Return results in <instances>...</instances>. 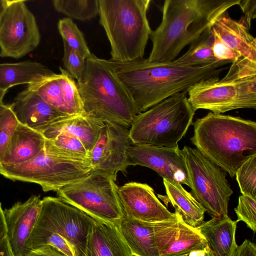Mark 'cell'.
<instances>
[{"instance_id":"8fae6325","label":"cell","mask_w":256,"mask_h":256,"mask_svg":"<svg viewBox=\"0 0 256 256\" xmlns=\"http://www.w3.org/2000/svg\"><path fill=\"white\" fill-rule=\"evenodd\" d=\"M40 34L25 0H8L0 22V56L20 58L39 45Z\"/></svg>"},{"instance_id":"1f68e13d","label":"cell","mask_w":256,"mask_h":256,"mask_svg":"<svg viewBox=\"0 0 256 256\" xmlns=\"http://www.w3.org/2000/svg\"><path fill=\"white\" fill-rule=\"evenodd\" d=\"M44 246H52L66 256H75L74 250L68 242L60 234L34 226L30 239L32 250Z\"/></svg>"},{"instance_id":"836d02e7","label":"cell","mask_w":256,"mask_h":256,"mask_svg":"<svg viewBox=\"0 0 256 256\" xmlns=\"http://www.w3.org/2000/svg\"><path fill=\"white\" fill-rule=\"evenodd\" d=\"M235 175L242 194L256 198V154L242 163Z\"/></svg>"},{"instance_id":"9a60e30c","label":"cell","mask_w":256,"mask_h":256,"mask_svg":"<svg viewBox=\"0 0 256 256\" xmlns=\"http://www.w3.org/2000/svg\"><path fill=\"white\" fill-rule=\"evenodd\" d=\"M128 166L139 165L155 171L162 178L190 187L186 166L178 146H154L131 143Z\"/></svg>"},{"instance_id":"44dd1931","label":"cell","mask_w":256,"mask_h":256,"mask_svg":"<svg viewBox=\"0 0 256 256\" xmlns=\"http://www.w3.org/2000/svg\"><path fill=\"white\" fill-rule=\"evenodd\" d=\"M156 224L124 216L116 226L133 256H161L156 243Z\"/></svg>"},{"instance_id":"e575fe53","label":"cell","mask_w":256,"mask_h":256,"mask_svg":"<svg viewBox=\"0 0 256 256\" xmlns=\"http://www.w3.org/2000/svg\"><path fill=\"white\" fill-rule=\"evenodd\" d=\"M18 123L10 105H6L0 115V163Z\"/></svg>"},{"instance_id":"ee69618b","label":"cell","mask_w":256,"mask_h":256,"mask_svg":"<svg viewBox=\"0 0 256 256\" xmlns=\"http://www.w3.org/2000/svg\"><path fill=\"white\" fill-rule=\"evenodd\" d=\"M6 236V228L4 220V210L0 202V241Z\"/></svg>"},{"instance_id":"2e32d148","label":"cell","mask_w":256,"mask_h":256,"mask_svg":"<svg viewBox=\"0 0 256 256\" xmlns=\"http://www.w3.org/2000/svg\"><path fill=\"white\" fill-rule=\"evenodd\" d=\"M118 193L124 216L128 218L157 222L176 218L177 213L170 212L146 184L129 182L118 187Z\"/></svg>"},{"instance_id":"f546056e","label":"cell","mask_w":256,"mask_h":256,"mask_svg":"<svg viewBox=\"0 0 256 256\" xmlns=\"http://www.w3.org/2000/svg\"><path fill=\"white\" fill-rule=\"evenodd\" d=\"M59 69L60 74L58 78V82L68 115L83 114V104L77 82L66 70L61 67H60Z\"/></svg>"},{"instance_id":"4fadbf2b","label":"cell","mask_w":256,"mask_h":256,"mask_svg":"<svg viewBox=\"0 0 256 256\" xmlns=\"http://www.w3.org/2000/svg\"><path fill=\"white\" fill-rule=\"evenodd\" d=\"M131 143L130 128L104 122L90 152L91 167L93 170H102L116 178L118 172L125 174L129 166L128 150Z\"/></svg>"},{"instance_id":"e0dca14e","label":"cell","mask_w":256,"mask_h":256,"mask_svg":"<svg viewBox=\"0 0 256 256\" xmlns=\"http://www.w3.org/2000/svg\"><path fill=\"white\" fill-rule=\"evenodd\" d=\"M42 207L40 196L32 195L26 202L4 210L6 237L14 256H28L32 250L30 239Z\"/></svg>"},{"instance_id":"4dcf8cb0","label":"cell","mask_w":256,"mask_h":256,"mask_svg":"<svg viewBox=\"0 0 256 256\" xmlns=\"http://www.w3.org/2000/svg\"><path fill=\"white\" fill-rule=\"evenodd\" d=\"M58 29L63 42L86 59L90 58V52L82 32L72 18H64L58 23Z\"/></svg>"},{"instance_id":"9c48e42d","label":"cell","mask_w":256,"mask_h":256,"mask_svg":"<svg viewBox=\"0 0 256 256\" xmlns=\"http://www.w3.org/2000/svg\"><path fill=\"white\" fill-rule=\"evenodd\" d=\"M180 153L186 166L191 194L212 217L228 216L233 194L226 172L197 149L184 146Z\"/></svg>"},{"instance_id":"f35d334b","label":"cell","mask_w":256,"mask_h":256,"mask_svg":"<svg viewBox=\"0 0 256 256\" xmlns=\"http://www.w3.org/2000/svg\"><path fill=\"white\" fill-rule=\"evenodd\" d=\"M238 5L244 14L238 21L250 30L252 20L256 17V0H240Z\"/></svg>"},{"instance_id":"484cf974","label":"cell","mask_w":256,"mask_h":256,"mask_svg":"<svg viewBox=\"0 0 256 256\" xmlns=\"http://www.w3.org/2000/svg\"><path fill=\"white\" fill-rule=\"evenodd\" d=\"M214 36L210 28L194 41L188 50L173 62L186 66H200L217 62L214 56L212 46Z\"/></svg>"},{"instance_id":"d6986e66","label":"cell","mask_w":256,"mask_h":256,"mask_svg":"<svg viewBox=\"0 0 256 256\" xmlns=\"http://www.w3.org/2000/svg\"><path fill=\"white\" fill-rule=\"evenodd\" d=\"M82 256H133L116 225L95 220L86 238Z\"/></svg>"},{"instance_id":"3957f363","label":"cell","mask_w":256,"mask_h":256,"mask_svg":"<svg viewBox=\"0 0 256 256\" xmlns=\"http://www.w3.org/2000/svg\"><path fill=\"white\" fill-rule=\"evenodd\" d=\"M192 124V144L232 178L242 163L256 154L254 121L209 112Z\"/></svg>"},{"instance_id":"d4e9b609","label":"cell","mask_w":256,"mask_h":256,"mask_svg":"<svg viewBox=\"0 0 256 256\" xmlns=\"http://www.w3.org/2000/svg\"><path fill=\"white\" fill-rule=\"evenodd\" d=\"M163 183L166 195L158 194V197L170 203L185 223L194 228L198 226L204 221V208L182 184L164 178Z\"/></svg>"},{"instance_id":"ab89813d","label":"cell","mask_w":256,"mask_h":256,"mask_svg":"<svg viewBox=\"0 0 256 256\" xmlns=\"http://www.w3.org/2000/svg\"><path fill=\"white\" fill-rule=\"evenodd\" d=\"M233 256H256V246L246 239L240 246H238Z\"/></svg>"},{"instance_id":"74e56055","label":"cell","mask_w":256,"mask_h":256,"mask_svg":"<svg viewBox=\"0 0 256 256\" xmlns=\"http://www.w3.org/2000/svg\"><path fill=\"white\" fill-rule=\"evenodd\" d=\"M213 34L214 42L212 49L214 57L218 60L230 61L232 64L235 62L237 58L234 52L218 36Z\"/></svg>"},{"instance_id":"4316f807","label":"cell","mask_w":256,"mask_h":256,"mask_svg":"<svg viewBox=\"0 0 256 256\" xmlns=\"http://www.w3.org/2000/svg\"><path fill=\"white\" fill-rule=\"evenodd\" d=\"M44 149L52 154L74 160L90 161V152L79 138L64 132L52 139L46 140Z\"/></svg>"},{"instance_id":"5bb4252c","label":"cell","mask_w":256,"mask_h":256,"mask_svg":"<svg viewBox=\"0 0 256 256\" xmlns=\"http://www.w3.org/2000/svg\"><path fill=\"white\" fill-rule=\"evenodd\" d=\"M210 29L236 56L228 72L240 76L256 74V39L249 30L231 18L228 12L218 18Z\"/></svg>"},{"instance_id":"5b68a950","label":"cell","mask_w":256,"mask_h":256,"mask_svg":"<svg viewBox=\"0 0 256 256\" xmlns=\"http://www.w3.org/2000/svg\"><path fill=\"white\" fill-rule=\"evenodd\" d=\"M150 0H98L100 23L110 45L111 61L143 58L152 30L147 18Z\"/></svg>"},{"instance_id":"7dc6e473","label":"cell","mask_w":256,"mask_h":256,"mask_svg":"<svg viewBox=\"0 0 256 256\" xmlns=\"http://www.w3.org/2000/svg\"><path fill=\"white\" fill-rule=\"evenodd\" d=\"M6 106V104H4L3 103L0 104V115L1 114L3 110L5 109Z\"/></svg>"},{"instance_id":"ba28073f","label":"cell","mask_w":256,"mask_h":256,"mask_svg":"<svg viewBox=\"0 0 256 256\" xmlns=\"http://www.w3.org/2000/svg\"><path fill=\"white\" fill-rule=\"evenodd\" d=\"M93 169L90 161L66 158L44 148L31 159L14 165L0 164V174L12 180L39 184L42 190L58 192L88 175Z\"/></svg>"},{"instance_id":"f1b7e54d","label":"cell","mask_w":256,"mask_h":256,"mask_svg":"<svg viewBox=\"0 0 256 256\" xmlns=\"http://www.w3.org/2000/svg\"><path fill=\"white\" fill-rule=\"evenodd\" d=\"M52 3L58 12L80 20H91L98 12V0H54Z\"/></svg>"},{"instance_id":"6da1fadb","label":"cell","mask_w":256,"mask_h":256,"mask_svg":"<svg viewBox=\"0 0 256 256\" xmlns=\"http://www.w3.org/2000/svg\"><path fill=\"white\" fill-rule=\"evenodd\" d=\"M106 61L134 101L139 113L165 99L188 92L197 83L218 76L230 61L220 60L200 66L171 62H150L142 58L127 62Z\"/></svg>"},{"instance_id":"f6af8a7d","label":"cell","mask_w":256,"mask_h":256,"mask_svg":"<svg viewBox=\"0 0 256 256\" xmlns=\"http://www.w3.org/2000/svg\"><path fill=\"white\" fill-rule=\"evenodd\" d=\"M8 0H0V22L2 16L7 5Z\"/></svg>"},{"instance_id":"bcb514c9","label":"cell","mask_w":256,"mask_h":256,"mask_svg":"<svg viewBox=\"0 0 256 256\" xmlns=\"http://www.w3.org/2000/svg\"><path fill=\"white\" fill-rule=\"evenodd\" d=\"M6 90H0V104L2 103V100L6 93Z\"/></svg>"},{"instance_id":"8d00e7d4","label":"cell","mask_w":256,"mask_h":256,"mask_svg":"<svg viewBox=\"0 0 256 256\" xmlns=\"http://www.w3.org/2000/svg\"><path fill=\"white\" fill-rule=\"evenodd\" d=\"M238 219L244 222L254 233L256 232V198L242 194L238 197V204L234 208Z\"/></svg>"},{"instance_id":"30bf717a","label":"cell","mask_w":256,"mask_h":256,"mask_svg":"<svg viewBox=\"0 0 256 256\" xmlns=\"http://www.w3.org/2000/svg\"><path fill=\"white\" fill-rule=\"evenodd\" d=\"M188 100L196 111L210 110L222 114L239 108H256V75H226L202 80L188 91Z\"/></svg>"},{"instance_id":"83f0119b","label":"cell","mask_w":256,"mask_h":256,"mask_svg":"<svg viewBox=\"0 0 256 256\" xmlns=\"http://www.w3.org/2000/svg\"><path fill=\"white\" fill-rule=\"evenodd\" d=\"M206 246L205 238L197 228L185 223L180 216L178 236L164 256L196 250Z\"/></svg>"},{"instance_id":"60d3db41","label":"cell","mask_w":256,"mask_h":256,"mask_svg":"<svg viewBox=\"0 0 256 256\" xmlns=\"http://www.w3.org/2000/svg\"><path fill=\"white\" fill-rule=\"evenodd\" d=\"M28 256H66L56 248L44 246L33 250Z\"/></svg>"},{"instance_id":"b9f144b4","label":"cell","mask_w":256,"mask_h":256,"mask_svg":"<svg viewBox=\"0 0 256 256\" xmlns=\"http://www.w3.org/2000/svg\"><path fill=\"white\" fill-rule=\"evenodd\" d=\"M164 256H214V254L206 246L196 250L187 251Z\"/></svg>"},{"instance_id":"7c38bea8","label":"cell","mask_w":256,"mask_h":256,"mask_svg":"<svg viewBox=\"0 0 256 256\" xmlns=\"http://www.w3.org/2000/svg\"><path fill=\"white\" fill-rule=\"evenodd\" d=\"M96 220L58 197L42 200L36 227L55 232L72 246L75 256H82L89 228Z\"/></svg>"},{"instance_id":"8992f818","label":"cell","mask_w":256,"mask_h":256,"mask_svg":"<svg viewBox=\"0 0 256 256\" xmlns=\"http://www.w3.org/2000/svg\"><path fill=\"white\" fill-rule=\"evenodd\" d=\"M188 92L169 97L138 114L130 128L132 143L176 148L192 124L196 110Z\"/></svg>"},{"instance_id":"277c9868","label":"cell","mask_w":256,"mask_h":256,"mask_svg":"<svg viewBox=\"0 0 256 256\" xmlns=\"http://www.w3.org/2000/svg\"><path fill=\"white\" fill-rule=\"evenodd\" d=\"M77 82L84 114L103 122L130 128L139 114L130 93L106 60L92 54Z\"/></svg>"},{"instance_id":"7402d4cb","label":"cell","mask_w":256,"mask_h":256,"mask_svg":"<svg viewBox=\"0 0 256 256\" xmlns=\"http://www.w3.org/2000/svg\"><path fill=\"white\" fill-rule=\"evenodd\" d=\"M238 222L228 216L212 217L196 228L205 238L214 256H233L238 246L236 240Z\"/></svg>"},{"instance_id":"ac0fdd59","label":"cell","mask_w":256,"mask_h":256,"mask_svg":"<svg viewBox=\"0 0 256 256\" xmlns=\"http://www.w3.org/2000/svg\"><path fill=\"white\" fill-rule=\"evenodd\" d=\"M10 106L19 123L40 132L58 119L66 116L27 87L17 94Z\"/></svg>"},{"instance_id":"7a4b0ae2","label":"cell","mask_w":256,"mask_h":256,"mask_svg":"<svg viewBox=\"0 0 256 256\" xmlns=\"http://www.w3.org/2000/svg\"><path fill=\"white\" fill-rule=\"evenodd\" d=\"M240 0H166L162 20L150 36L152 47L148 60L171 62L188 45Z\"/></svg>"},{"instance_id":"52a82bcc","label":"cell","mask_w":256,"mask_h":256,"mask_svg":"<svg viewBox=\"0 0 256 256\" xmlns=\"http://www.w3.org/2000/svg\"><path fill=\"white\" fill-rule=\"evenodd\" d=\"M116 180L108 173L92 170L56 192L58 197L96 220L116 225L124 216Z\"/></svg>"},{"instance_id":"d590c367","label":"cell","mask_w":256,"mask_h":256,"mask_svg":"<svg viewBox=\"0 0 256 256\" xmlns=\"http://www.w3.org/2000/svg\"><path fill=\"white\" fill-rule=\"evenodd\" d=\"M64 43V56L62 61L66 71L79 82L84 72L86 59L79 53L70 48L66 42Z\"/></svg>"},{"instance_id":"d6a6232c","label":"cell","mask_w":256,"mask_h":256,"mask_svg":"<svg viewBox=\"0 0 256 256\" xmlns=\"http://www.w3.org/2000/svg\"><path fill=\"white\" fill-rule=\"evenodd\" d=\"M55 77L28 85L27 88L36 92L44 101L60 113L68 116L64 102L58 78Z\"/></svg>"},{"instance_id":"cb8c5ba5","label":"cell","mask_w":256,"mask_h":256,"mask_svg":"<svg viewBox=\"0 0 256 256\" xmlns=\"http://www.w3.org/2000/svg\"><path fill=\"white\" fill-rule=\"evenodd\" d=\"M57 74L36 62L0 64V90L8 91L15 86L36 84Z\"/></svg>"},{"instance_id":"ffe728a7","label":"cell","mask_w":256,"mask_h":256,"mask_svg":"<svg viewBox=\"0 0 256 256\" xmlns=\"http://www.w3.org/2000/svg\"><path fill=\"white\" fill-rule=\"evenodd\" d=\"M104 122L83 114L66 116L58 119L40 133L50 140L64 132L79 138L90 152L98 138Z\"/></svg>"},{"instance_id":"7bdbcfd3","label":"cell","mask_w":256,"mask_h":256,"mask_svg":"<svg viewBox=\"0 0 256 256\" xmlns=\"http://www.w3.org/2000/svg\"><path fill=\"white\" fill-rule=\"evenodd\" d=\"M0 256H14L6 236L0 241Z\"/></svg>"},{"instance_id":"603a6c76","label":"cell","mask_w":256,"mask_h":256,"mask_svg":"<svg viewBox=\"0 0 256 256\" xmlns=\"http://www.w3.org/2000/svg\"><path fill=\"white\" fill-rule=\"evenodd\" d=\"M45 141L40 132L18 123L0 164H17L31 159L44 148Z\"/></svg>"}]
</instances>
